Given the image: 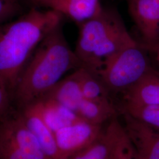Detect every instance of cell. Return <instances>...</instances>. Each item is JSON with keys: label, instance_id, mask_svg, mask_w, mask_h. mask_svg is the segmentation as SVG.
<instances>
[{"label": "cell", "instance_id": "8992f818", "mask_svg": "<svg viewBox=\"0 0 159 159\" xmlns=\"http://www.w3.org/2000/svg\"><path fill=\"white\" fill-rule=\"evenodd\" d=\"M63 159L85 148L102 135L101 125L83 120L54 132Z\"/></svg>", "mask_w": 159, "mask_h": 159}, {"label": "cell", "instance_id": "ffe728a7", "mask_svg": "<svg viewBox=\"0 0 159 159\" xmlns=\"http://www.w3.org/2000/svg\"><path fill=\"white\" fill-rule=\"evenodd\" d=\"M11 107L10 97L0 85V120L6 118L11 113Z\"/></svg>", "mask_w": 159, "mask_h": 159}, {"label": "cell", "instance_id": "e0dca14e", "mask_svg": "<svg viewBox=\"0 0 159 159\" xmlns=\"http://www.w3.org/2000/svg\"><path fill=\"white\" fill-rule=\"evenodd\" d=\"M121 111L159 131V105H140L124 102Z\"/></svg>", "mask_w": 159, "mask_h": 159}, {"label": "cell", "instance_id": "9c48e42d", "mask_svg": "<svg viewBox=\"0 0 159 159\" xmlns=\"http://www.w3.org/2000/svg\"><path fill=\"white\" fill-rule=\"evenodd\" d=\"M125 129L139 159H159V131L123 113Z\"/></svg>", "mask_w": 159, "mask_h": 159}, {"label": "cell", "instance_id": "2e32d148", "mask_svg": "<svg viewBox=\"0 0 159 159\" xmlns=\"http://www.w3.org/2000/svg\"><path fill=\"white\" fill-rule=\"evenodd\" d=\"M80 84L84 98L100 100L110 98V91L97 75L83 67H80Z\"/></svg>", "mask_w": 159, "mask_h": 159}, {"label": "cell", "instance_id": "52a82bcc", "mask_svg": "<svg viewBox=\"0 0 159 159\" xmlns=\"http://www.w3.org/2000/svg\"><path fill=\"white\" fill-rule=\"evenodd\" d=\"M18 111L47 157L50 159H63L54 133L46 121L41 101L39 100Z\"/></svg>", "mask_w": 159, "mask_h": 159}, {"label": "cell", "instance_id": "7402d4cb", "mask_svg": "<svg viewBox=\"0 0 159 159\" xmlns=\"http://www.w3.org/2000/svg\"><path fill=\"white\" fill-rule=\"evenodd\" d=\"M27 1L30 2L31 4H33V5H34V0H27Z\"/></svg>", "mask_w": 159, "mask_h": 159}, {"label": "cell", "instance_id": "8fae6325", "mask_svg": "<svg viewBox=\"0 0 159 159\" xmlns=\"http://www.w3.org/2000/svg\"><path fill=\"white\" fill-rule=\"evenodd\" d=\"M79 68L61 80L41 99L54 101L75 113L84 98L81 89Z\"/></svg>", "mask_w": 159, "mask_h": 159}, {"label": "cell", "instance_id": "9a60e30c", "mask_svg": "<svg viewBox=\"0 0 159 159\" xmlns=\"http://www.w3.org/2000/svg\"><path fill=\"white\" fill-rule=\"evenodd\" d=\"M46 121L54 132L75 123L81 119L77 114L60 104L48 99H41Z\"/></svg>", "mask_w": 159, "mask_h": 159}, {"label": "cell", "instance_id": "6da1fadb", "mask_svg": "<svg viewBox=\"0 0 159 159\" xmlns=\"http://www.w3.org/2000/svg\"><path fill=\"white\" fill-rule=\"evenodd\" d=\"M63 16L51 10L33 7L0 25V85L12 97L34 51Z\"/></svg>", "mask_w": 159, "mask_h": 159}, {"label": "cell", "instance_id": "3957f363", "mask_svg": "<svg viewBox=\"0 0 159 159\" xmlns=\"http://www.w3.org/2000/svg\"><path fill=\"white\" fill-rule=\"evenodd\" d=\"M153 71L145 49L136 41L109 58L97 76L110 92L123 93Z\"/></svg>", "mask_w": 159, "mask_h": 159}, {"label": "cell", "instance_id": "ac0fdd59", "mask_svg": "<svg viewBox=\"0 0 159 159\" xmlns=\"http://www.w3.org/2000/svg\"><path fill=\"white\" fill-rule=\"evenodd\" d=\"M111 143L105 130L96 141L67 159H109Z\"/></svg>", "mask_w": 159, "mask_h": 159}, {"label": "cell", "instance_id": "ba28073f", "mask_svg": "<svg viewBox=\"0 0 159 159\" xmlns=\"http://www.w3.org/2000/svg\"><path fill=\"white\" fill-rule=\"evenodd\" d=\"M131 17L148 47L159 41V0H127Z\"/></svg>", "mask_w": 159, "mask_h": 159}, {"label": "cell", "instance_id": "4fadbf2b", "mask_svg": "<svg viewBox=\"0 0 159 159\" xmlns=\"http://www.w3.org/2000/svg\"><path fill=\"white\" fill-rule=\"evenodd\" d=\"M75 114L85 122L101 125L106 121L115 117L116 108L110 98L100 100L83 98Z\"/></svg>", "mask_w": 159, "mask_h": 159}, {"label": "cell", "instance_id": "7c38bea8", "mask_svg": "<svg viewBox=\"0 0 159 159\" xmlns=\"http://www.w3.org/2000/svg\"><path fill=\"white\" fill-rule=\"evenodd\" d=\"M125 102L159 105V74L153 71L123 93Z\"/></svg>", "mask_w": 159, "mask_h": 159}, {"label": "cell", "instance_id": "d6986e66", "mask_svg": "<svg viewBox=\"0 0 159 159\" xmlns=\"http://www.w3.org/2000/svg\"><path fill=\"white\" fill-rule=\"evenodd\" d=\"M22 11L20 0H0V25L19 17Z\"/></svg>", "mask_w": 159, "mask_h": 159}, {"label": "cell", "instance_id": "44dd1931", "mask_svg": "<svg viewBox=\"0 0 159 159\" xmlns=\"http://www.w3.org/2000/svg\"><path fill=\"white\" fill-rule=\"evenodd\" d=\"M154 50L156 51V54H157V60L159 62V41L157 43V44H156V46L154 48Z\"/></svg>", "mask_w": 159, "mask_h": 159}, {"label": "cell", "instance_id": "603a6c76", "mask_svg": "<svg viewBox=\"0 0 159 159\" xmlns=\"http://www.w3.org/2000/svg\"><path fill=\"white\" fill-rule=\"evenodd\" d=\"M109 159H110V158H109Z\"/></svg>", "mask_w": 159, "mask_h": 159}, {"label": "cell", "instance_id": "277c9868", "mask_svg": "<svg viewBox=\"0 0 159 159\" xmlns=\"http://www.w3.org/2000/svg\"><path fill=\"white\" fill-rule=\"evenodd\" d=\"M79 26V34L74 51L82 67L87 68L96 51L125 24L118 12L104 8L97 16Z\"/></svg>", "mask_w": 159, "mask_h": 159}, {"label": "cell", "instance_id": "30bf717a", "mask_svg": "<svg viewBox=\"0 0 159 159\" xmlns=\"http://www.w3.org/2000/svg\"><path fill=\"white\" fill-rule=\"evenodd\" d=\"M34 5L45 7L78 25L96 16L104 8L100 0H34Z\"/></svg>", "mask_w": 159, "mask_h": 159}, {"label": "cell", "instance_id": "5bb4252c", "mask_svg": "<svg viewBox=\"0 0 159 159\" xmlns=\"http://www.w3.org/2000/svg\"><path fill=\"white\" fill-rule=\"evenodd\" d=\"M106 131L111 143L110 159H139L124 126L114 117Z\"/></svg>", "mask_w": 159, "mask_h": 159}, {"label": "cell", "instance_id": "7a4b0ae2", "mask_svg": "<svg viewBox=\"0 0 159 159\" xmlns=\"http://www.w3.org/2000/svg\"><path fill=\"white\" fill-rule=\"evenodd\" d=\"M61 26L40 43L24 68L12 97L18 110L40 100L68 71L82 67Z\"/></svg>", "mask_w": 159, "mask_h": 159}, {"label": "cell", "instance_id": "5b68a950", "mask_svg": "<svg viewBox=\"0 0 159 159\" xmlns=\"http://www.w3.org/2000/svg\"><path fill=\"white\" fill-rule=\"evenodd\" d=\"M0 121V159H50L18 111Z\"/></svg>", "mask_w": 159, "mask_h": 159}]
</instances>
